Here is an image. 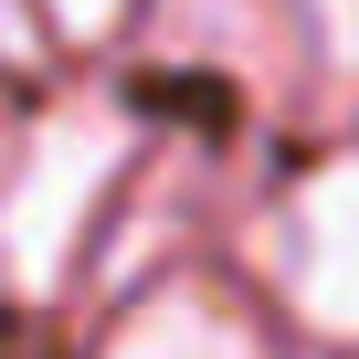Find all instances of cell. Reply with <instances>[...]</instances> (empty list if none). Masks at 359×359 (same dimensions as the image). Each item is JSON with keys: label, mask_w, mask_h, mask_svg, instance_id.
<instances>
[{"label": "cell", "mask_w": 359, "mask_h": 359, "mask_svg": "<svg viewBox=\"0 0 359 359\" xmlns=\"http://www.w3.org/2000/svg\"><path fill=\"white\" fill-rule=\"evenodd\" d=\"M127 148H137V127L116 106H64V116L32 127L11 191H0V275H11L22 296H53L64 285L95 201L116 191V169H127Z\"/></svg>", "instance_id": "6da1fadb"}, {"label": "cell", "mask_w": 359, "mask_h": 359, "mask_svg": "<svg viewBox=\"0 0 359 359\" xmlns=\"http://www.w3.org/2000/svg\"><path fill=\"white\" fill-rule=\"evenodd\" d=\"M264 264H275V296L306 338L359 348V148L317 158L285 191V212L264 233Z\"/></svg>", "instance_id": "7a4b0ae2"}, {"label": "cell", "mask_w": 359, "mask_h": 359, "mask_svg": "<svg viewBox=\"0 0 359 359\" xmlns=\"http://www.w3.org/2000/svg\"><path fill=\"white\" fill-rule=\"evenodd\" d=\"M106 359H264V338H254V317L222 306L212 285H158L148 306L116 317Z\"/></svg>", "instance_id": "3957f363"}, {"label": "cell", "mask_w": 359, "mask_h": 359, "mask_svg": "<svg viewBox=\"0 0 359 359\" xmlns=\"http://www.w3.org/2000/svg\"><path fill=\"white\" fill-rule=\"evenodd\" d=\"M127 11V0H43V22H64V32H106Z\"/></svg>", "instance_id": "277c9868"}, {"label": "cell", "mask_w": 359, "mask_h": 359, "mask_svg": "<svg viewBox=\"0 0 359 359\" xmlns=\"http://www.w3.org/2000/svg\"><path fill=\"white\" fill-rule=\"evenodd\" d=\"M317 22H327V43H338V64H359V0H317Z\"/></svg>", "instance_id": "5b68a950"}]
</instances>
